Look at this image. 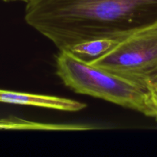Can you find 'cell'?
<instances>
[{
    "label": "cell",
    "instance_id": "obj_1",
    "mask_svg": "<svg viewBox=\"0 0 157 157\" xmlns=\"http://www.w3.org/2000/svg\"><path fill=\"white\" fill-rule=\"evenodd\" d=\"M26 23L60 51L87 40L121 41L157 22V0H31Z\"/></svg>",
    "mask_w": 157,
    "mask_h": 157
},
{
    "label": "cell",
    "instance_id": "obj_2",
    "mask_svg": "<svg viewBox=\"0 0 157 157\" xmlns=\"http://www.w3.org/2000/svg\"><path fill=\"white\" fill-rule=\"evenodd\" d=\"M56 73L64 84L78 94L100 98L149 117L147 89L82 61L61 50L56 58Z\"/></svg>",
    "mask_w": 157,
    "mask_h": 157
},
{
    "label": "cell",
    "instance_id": "obj_3",
    "mask_svg": "<svg viewBox=\"0 0 157 157\" xmlns=\"http://www.w3.org/2000/svg\"><path fill=\"white\" fill-rule=\"evenodd\" d=\"M90 64L147 89L157 79V22L129 35Z\"/></svg>",
    "mask_w": 157,
    "mask_h": 157
},
{
    "label": "cell",
    "instance_id": "obj_4",
    "mask_svg": "<svg viewBox=\"0 0 157 157\" xmlns=\"http://www.w3.org/2000/svg\"><path fill=\"white\" fill-rule=\"evenodd\" d=\"M0 103L31 106L61 111L76 112L87 107L85 104L69 98L51 95L24 93L0 89Z\"/></svg>",
    "mask_w": 157,
    "mask_h": 157
},
{
    "label": "cell",
    "instance_id": "obj_5",
    "mask_svg": "<svg viewBox=\"0 0 157 157\" xmlns=\"http://www.w3.org/2000/svg\"><path fill=\"white\" fill-rule=\"evenodd\" d=\"M119 41L113 38H95L77 43L65 51L82 61L90 63L110 52Z\"/></svg>",
    "mask_w": 157,
    "mask_h": 157
},
{
    "label": "cell",
    "instance_id": "obj_6",
    "mask_svg": "<svg viewBox=\"0 0 157 157\" xmlns=\"http://www.w3.org/2000/svg\"><path fill=\"white\" fill-rule=\"evenodd\" d=\"M82 125H65V124H46L34 123L16 117L0 119V130H83Z\"/></svg>",
    "mask_w": 157,
    "mask_h": 157
},
{
    "label": "cell",
    "instance_id": "obj_7",
    "mask_svg": "<svg viewBox=\"0 0 157 157\" xmlns=\"http://www.w3.org/2000/svg\"><path fill=\"white\" fill-rule=\"evenodd\" d=\"M147 93L150 107L149 117L157 121V79L147 84Z\"/></svg>",
    "mask_w": 157,
    "mask_h": 157
},
{
    "label": "cell",
    "instance_id": "obj_8",
    "mask_svg": "<svg viewBox=\"0 0 157 157\" xmlns=\"http://www.w3.org/2000/svg\"><path fill=\"white\" fill-rule=\"evenodd\" d=\"M3 1H6V2H9V1H22V2H30L31 0H3Z\"/></svg>",
    "mask_w": 157,
    "mask_h": 157
}]
</instances>
